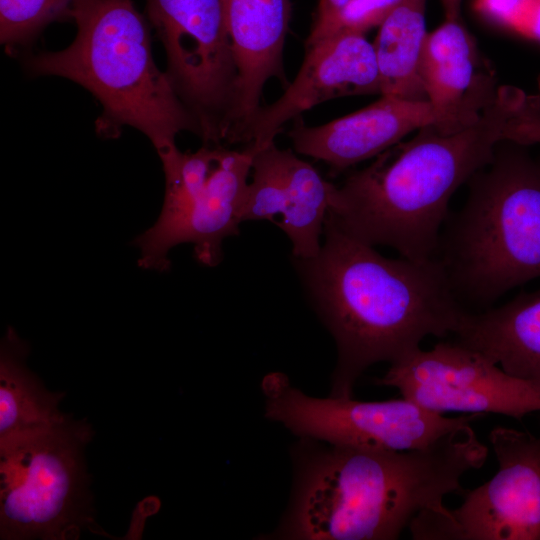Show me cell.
Wrapping results in <instances>:
<instances>
[{"label":"cell","mask_w":540,"mask_h":540,"mask_svg":"<svg viewBox=\"0 0 540 540\" xmlns=\"http://www.w3.org/2000/svg\"><path fill=\"white\" fill-rule=\"evenodd\" d=\"M298 447L291 500L278 539L393 540L415 517L462 495V476L488 448L465 425L434 443L384 451L327 444Z\"/></svg>","instance_id":"cell-2"},{"label":"cell","mask_w":540,"mask_h":540,"mask_svg":"<svg viewBox=\"0 0 540 540\" xmlns=\"http://www.w3.org/2000/svg\"><path fill=\"white\" fill-rule=\"evenodd\" d=\"M426 0H400L379 25L373 47L381 95L427 101L420 61L427 37Z\"/></svg>","instance_id":"cell-19"},{"label":"cell","mask_w":540,"mask_h":540,"mask_svg":"<svg viewBox=\"0 0 540 540\" xmlns=\"http://www.w3.org/2000/svg\"><path fill=\"white\" fill-rule=\"evenodd\" d=\"M167 57V75L205 144L225 142L237 68L223 0H146Z\"/></svg>","instance_id":"cell-9"},{"label":"cell","mask_w":540,"mask_h":540,"mask_svg":"<svg viewBox=\"0 0 540 540\" xmlns=\"http://www.w3.org/2000/svg\"><path fill=\"white\" fill-rule=\"evenodd\" d=\"M237 81L225 142L240 143L260 109L266 82L289 85L283 49L291 17L290 0H223Z\"/></svg>","instance_id":"cell-15"},{"label":"cell","mask_w":540,"mask_h":540,"mask_svg":"<svg viewBox=\"0 0 540 540\" xmlns=\"http://www.w3.org/2000/svg\"><path fill=\"white\" fill-rule=\"evenodd\" d=\"M75 0H0L1 43L13 48L49 23L68 18Z\"/></svg>","instance_id":"cell-20"},{"label":"cell","mask_w":540,"mask_h":540,"mask_svg":"<svg viewBox=\"0 0 540 540\" xmlns=\"http://www.w3.org/2000/svg\"><path fill=\"white\" fill-rule=\"evenodd\" d=\"M0 444L65 422L62 392L48 391L25 365L28 344L9 327L0 349Z\"/></svg>","instance_id":"cell-18"},{"label":"cell","mask_w":540,"mask_h":540,"mask_svg":"<svg viewBox=\"0 0 540 540\" xmlns=\"http://www.w3.org/2000/svg\"><path fill=\"white\" fill-rule=\"evenodd\" d=\"M496 474L465 489L462 504L419 514L416 540H540V435L507 427L489 434Z\"/></svg>","instance_id":"cell-10"},{"label":"cell","mask_w":540,"mask_h":540,"mask_svg":"<svg viewBox=\"0 0 540 540\" xmlns=\"http://www.w3.org/2000/svg\"><path fill=\"white\" fill-rule=\"evenodd\" d=\"M251 172L242 221L269 220L286 233L296 260L315 257L321 249L333 184L275 142L254 148Z\"/></svg>","instance_id":"cell-13"},{"label":"cell","mask_w":540,"mask_h":540,"mask_svg":"<svg viewBox=\"0 0 540 540\" xmlns=\"http://www.w3.org/2000/svg\"><path fill=\"white\" fill-rule=\"evenodd\" d=\"M377 385L433 412L499 414L522 420L540 412V387L505 372L482 353L456 341L419 348L390 364Z\"/></svg>","instance_id":"cell-11"},{"label":"cell","mask_w":540,"mask_h":540,"mask_svg":"<svg viewBox=\"0 0 540 540\" xmlns=\"http://www.w3.org/2000/svg\"><path fill=\"white\" fill-rule=\"evenodd\" d=\"M400 0H350L327 19L312 23L305 45L338 34H363L379 27Z\"/></svg>","instance_id":"cell-21"},{"label":"cell","mask_w":540,"mask_h":540,"mask_svg":"<svg viewBox=\"0 0 540 540\" xmlns=\"http://www.w3.org/2000/svg\"><path fill=\"white\" fill-rule=\"evenodd\" d=\"M476 49L459 18L446 19L427 34L420 78L427 101L447 132L475 121L495 92L484 94L475 76Z\"/></svg>","instance_id":"cell-16"},{"label":"cell","mask_w":540,"mask_h":540,"mask_svg":"<svg viewBox=\"0 0 540 540\" xmlns=\"http://www.w3.org/2000/svg\"><path fill=\"white\" fill-rule=\"evenodd\" d=\"M77 32L63 50L31 57L34 74L67 78L91 92L103 111L97 132L116 137L133 127L163 156L176 136L201 129L152 57L150 30L132 0H75L68 12Z\"/></svg>","instance_id":"cell-4"},{"label":"cell","mask_w":540,"mask_h":540,"mask_svg":"<svg viewBox=\"0 0 540 540\" xmlns=\"http://www.w3.org/2000/svg\"><path fill=\"white\" fill-rule=\"evenodd\" d=\"M522 90L499 87L455 132L430 124L333 184L328 214L345 232L412 260L435 258L454 193L492 158Z\"/></svg>","instance_id":"cell-3"},{"label":"cell","mask_w":540,"mask_h":540,"mask_svg":"<svg viewBox=\"0 0 540 540\" xmlns=\"http://www.w3.org/2000/svg\"><path fill=\"white\" fill-rule=\"evenodd\" d=\"M319 253L296 260L337 345L330 396L351 398L378 362L395 363L428 336L454 335L468 313L436 259L387 258L327 213Z\"/></svg>","instance_id":"cell-1"},{"label":"cell","mask_w":540,"mask_h":540,"mask_svg":"<svg viewBox=\"0 0 540 540\" xmlns=\"http://www.w3.org/2000/svg\"><path fill=\"white\" fill-rule=\"evenodd\" d=\"M446 19L459 18L461 0H441Z\"/></svg>","instance_id":"cell-26"},{"label":"cell","mask_w":540,"mask_h":540,"mask_svg":"<svg viewBox=\"0 0 540 540\" xmlns=\"http://www.w3.org/2000/svg\"><path fill=\"white\" fill-rule=\"evenodd\" d=\"M254 148L230 150L205 144L196 152L178 148L161 156L165 176L162 210L155 224L137 236L138 264L167 271L169 251L182 243L194 245V256L206 266L222 260V242L237 235L251 172Z\"/></svg>","instance_id":"cell-7"},{"label":"cell","mask_w":540,"mask_h":540,"mask_svg":"<svg viewBox=\"0 0 540 540\" xmlns=\"http://www.w3.org/2000/svg\"><path fill=\"white\" fill-rule=\"evenodd\" d=\"M454 341L478 351L508 374L540 387V288L481 312H470Z\"/></svg>","instance_id":"cell-17"},{"label":"cell","mask_w":540,"mask_h":540,"mask_svg":"<svg viewBox=\"0 0 540 540\" xmlns=\"http://www.w3.org/2000/svg\"><path fill=\"white\" fill-rule=\"evenodd\" d=\"M349 1L350 0H319L314 13L313 23H318L327 19Z\"/></svg>","instance_id":"cell-25"},{"label":"cell","mask_w":540,"mask_h":540,"mask_svg":"<svg viewBox=\"0 0 540 540\" xmlns=\"http://www.w3.org/2000/svg\"><path fill=\"white\" fill-rule=\"evenodd\" d=\"M294 120L287 133L293 149L325 162L334 174L376 157L424 126L434 124L446 131L428 101L385 95L356 112L323 125L306 126L301 116Z\"/></svg>","instance_id":"cell-14"},{"label":"cell","mask_w":540,"mask_h":540,"mask_svg":"<svg viewBox=\"0 0 540 540\" xmlns=\"http://www.w3.org/2000/svg\"><path fill=\"white\" fill-rule=\"evenodd\" d=\"M261 389L265 417L304 439L326 444L384 451L428 446L486 414L446 417L401 396L386 401L316 398L293 387L280 372L267 374Z\"/></svg>","instance_id":"cell-8"},{"label":"cell","mask_w":540,"mask_h":540,"mask_svg":"<svg viewBox=\"0 0 540 540\" xmlns=\"http://www.w3.org/2000/svg\"><path fill=\"white\" fill-rule=\"evenodd\" d=\"M91 426L71 417L0 444V538L76 539L95 532L83 449Z\"/></svg>","instance_id":"cell-6"},{"label":"cell","mask_w":540,"mask_h":540,"mask_svg":"<svg viewBox=\"0 0 540 540\" xmlns=\"http://www.w3.org/2000/svg\"><path fill=\"white\" fill-rule=\"evenodd\" d=\"M519 33L540 41V0H534Z\"/></svg>","instance_id":"cell-24"},{"label":"cell","mask_w":540,"mask_h":540,"mask_svg":"<svg viewBox=\"0 0 540 540\" xmlns=\"http://www.w3.org/2000/svg\"><path fill=\"white\" fill-rule=\"evenodd\" d=\"M540 145V95L521 94L503 129V140Z\"/></svg>","instance_id":"cell-22"},{"label":"cell","mask_w":540,"mask_h":540,"mask_svg":"<svg viewBox=\"0 0 540 540\" xmlns=\"http://www.w3.org/2000/svg\"><path fill=\"white\" fill-rule=\"evenodd\" d=\"M305 48L293 82L276 101L260 107L240 143L257 149L274 142L288 121L322 102L345 96L381 95L374 47L365 35L338 34Z\"/></svg>","instance_id":"cell-12"},{"label":"cell","mask_w":540,"mask_h":540,"mask_svg":"<svg viewBox=\"0 0 540 540\" xmlns=\"http://www.w3.org/2000/svg\"><path fill=\"white\" fill-rule=\"evenodd\" d=\"M528 147L501 140L442 228L435 258L469 312L540 277V157Z\"/></svg>","instance_id":"cell-5"},{"label":"cell","mask_w":540,"mask_h":540,"mask_svg":"<svg viewBox=\"0 0 540 540\" xmlns=\"http://www.w3.org/2000/svg\"><path fill=\"white\" fill-rule=\"evenodd\" d=\"M534 0H475V10L485 19L519 33Z\"/></svg>","instance_id":"cell-23"}]
</instances>
